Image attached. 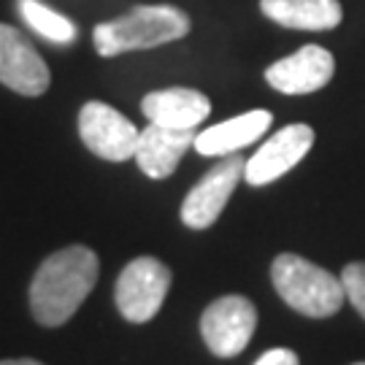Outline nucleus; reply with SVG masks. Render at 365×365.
Returning a JSON list of instances; mask_svg holds the SVG:
<instances>
[{
	"mask_svg": "<svg viewBox=\"0 0 365 365\" xmlns=\"http://www.w3.org/2000/svg\"><path fill=\"white\" fill-rule=\"evenodd\" d=\"M168 289V265H163L157 257H135L119 274L117 287H114V300H117L119 314L128 322L144 325L163 309Z\"/></svg>",
	"mask_w": 365,
	"mask_h": 365,
	"instance_id": "4",
	"label": "nucleus"
},
{
	"mask_svg": "<svg viewBox=\"0 0 365 365\" xmlns=\"http://www.w3.org/2000/svg\"><path fill=\"white\" fill-rule=\"evenodd\" d=\"M190 16L176 6H135L125 16L95 27V52L101 57H117L138 49H155L190 33Z\"/></svg>",
	"mask_w": 365,
	"mask_h": 365,
	"instance_id": "2",
	"label": "nucleus"
},
{
	"mask_svg": "<svg viewBox=\"0 0 365 365\" xmlns=\"http://www.w3.org/2000/svg\"><path fill=\"white\" fill-rule=\"evenodd\" d=\"M255 365H300L298 354L292 352V349H284V346H276V349H268V352H262Z\"/></svg>",
	"mask_w": 365,
	"mask_h": 365,
	"instance_id": "17",
	"label": "nucleus"
},
{
	"mask_svg": "<svg viewBox=\"0 0 365 365\" xmlns=\"http://www.w3.org/2000/svg\"><path fill=\"white\" fill-rule=\"evenodd\" d=\"M344 289H346V298L354 306V312L365 319V262H349L341 274Z\"/></svg>",
	"mask_w": 365,
	"mask_h": 365,
	"instance_id": "16",
	"label": "nucleus"
},
{
	"mask_svg": "<svg viewBox=\"0 0 365 365\" xmlns=\"http://www.w3.org/2000/svg\"><path fill=\"white\" fill-rule=\"evenodd\" d=\"M271 279H274L276 292L289 309L298 314L322 319L333 317L341 309V303L346 298L344 282L336 276L314 265L312 260L300 257V255H279L271 265Z\"/></svg>",
	"mask_w": 365,
	"mask_h": 365,
	"instance_id": "3",
	"label": "nucleus"
},
{
	"mask_svg": "<svg viewBox=\"0 0 365 365\" xmlns=\"http://www.w3.org/2000/svg\"><path fill=\"white\" fill-rule=\"evenodd\" d=\"M333 73H336L333 54L327 52L325 46L309 43L295 54L268 66L265 81L284 95H309V92L322 90L333 78Z\"/></svg>",
	"mask_w": 365,
	"mask_h": 365,
	"instance_id": "10",
	"label": "nucleus"
},
{
	"mask_svg": "<svg viewBox=\"0 0 365 365\" xmlns=\"http://www.w3.org/2000/svg\"><path fill=\"white\" fill-rule=\"evenodd\" d=\"M78 135L92 155L111 163H125L135 157L141 130L125 114H119L114 106L90 101L78 114Z\"/></svg>",
	"mask_w": 365,
	"mask_h": 365,
	"instance_id": "6",
	"label": "nucleus"
},
{
	"mask_svg": "<svg viewBox=\"0 0 365 365\" xmlns=\"http://www.w3.org/2000/svg\"><path fill=\"white\" fill-rule=\"evenodd\" d=\"M16 9L22 14V19H25L27 25L33 27L38 36H43L46 41H52V43H73L78 36L76 25L63 16V14H57L54 9L49 6H43L41 0H16Z\"/></svg>",
	"mask_w": 365,
	"mask_h": 365,
	"instance_id": "15",
	"label": "nucleus"
},
{
	"mask_svg": "<svg viewBox=\"0 0 365 365\" xmlns=\"http://www.w3.org/2000/svg\"><path fill=\"white\" fill-rule=\"evenodd\" d=\"M274 117L262 108L247 111L241 117H233L227 122H220L209 130H200L195 135V152L203 157H225L233 155L244 146L255 144L257 138L265 135V130L271 128Z\"/></svg>",
	"mask_w": 365,
	"mask_h": 365,
	"instance_id": "13",
	"label": "nucleus"
},
{
	"mask_svg": "<svg viewBox=\"0 0 365 365\" xmlns=\"http://www.w3.org/2000/svg\"><path fill=\"white\" fill-rule=\"evenodd\" d=\"M260 11L292 30H333L344 19L339 0H260Z\"/></svg>",
	"mask_w": 365,
	"mask_h": 365,
	"instance_id": "14",
	"label": "nucleus"
},
{
	"mask_svg": "<svg viewBox=\"0 0 365 365\" xmlns=\"http://www.w3.org/2000/svg\"><path fill=\"white\" fill-rule=\"evenodd\" d=\"M101 262L87 247H66L41 262L30 284V312L43 327L66 325L98 282Z\"/></svg>",
	"mask_w": 365,
	"mask_h": 365,
	"instance_id": "1",
	"label": "nucleus"
},
{
	"mask_svg": "<svg viewBox=\"0 0 365 365\" xmlns=\"http://www.w3.org/2000/svg\"><path fill=\"white\" fill-rule=\"evenodd\" d=\"M257 327V309L244 295L217 298L200 317V336L217 357H235L247 349Z\"/></svg>",
	"mask_w": 365,
	"mask_h": 365,
	"instance_id": "5",
	"label": "nucleus"
},
{
	"mask_svg": "<svg viewBox=\"0 0 365 365\" xmlns=\"http://www.w3.org/2000/svg\"><path fill=\"white\" fill-rule=\"evenodd\" d=\"M0 81L9 90L38 98L49 90L52 73L36 46L11 25H0Z\"/></svg>",
	"mask_w": 365,
	"mask_h": 365,
	"instance_id": "8",
	"label": "nucleus"
},
{
	"mask_svg": "<svg viewBox=\"0 0 365 365\" xmlns=\"http://www.w3.org/2000/svg\"><path fill=\"white\" fill-rule=\"evenodd\" d=\"M247 170V160L244 157L227 155L220 160L214 168L200 179V182L187 192L182 203V222L192 230H206L214 222L220 220V214L225 211L230 195L235 192L238 182L244 179Z\"/></svg>",
	"mask_w": 365,
	"mask_h": 365,
	"instance_id": "7",
	"label": "nucleus"
},
{
	"mask_svg": "<svg viewBox=\"0 0 365 365\" xmlns=\"http://www.w3.org/2000/svg\"><path fill=\"white\" fill-rule=\"evenodd\" d=\"M314 146V130L309 125H287L271 135L265 144L247 160L244 179L252 187H262L276 179H282L287 170H292Z\"/></svg>",
	"mask_w": 365,
	"mask_h": 365,
	"instance_id": "9",
	"label": "nucleus"
},
{
	"mask_svg": "<svg viewBox=\"0 0 365 365\" xmlns=\"http://www.w3.org/2000/svg\"><path fill=\"white\" fill-rule=\"evenodd\" d=\"M0 365H43V363L30 360V357H19V360H0Z\"/></svg>",
	"mask_w": 365,
	"mask_h": 365,
	"instance_id": "18",
	"label": "nucleus"
},
{
	"mask_svg": "<svg viewBox=\"0 0 365 365\" xmlns=\"http://www.w3.org/2000/svg\"><path fill=\"white\" fill-rule=\"evenodd\" d=\"M141 111L149 122L176 130H195L211 114V101L190 87H170V90L149 92L141 101Z\"/></svg>",
	"mask_w": 365,
	"mask_h": 365,
	"instance_id": "12",
	"label": "nucleus"
},
{
	"mask_svg": "<svg viewBox=\"0 0 365 365\" xmlns=\"http://www.w3.org/2000/svg\"><path fill=\"white\" fill-rule=\"evenodd\" d=\"M195 130H176V128H163L149 122L138 135L133 160L149 179H168L179 168L187 149L195 146Z\"/></svg>",
	"mask_w": 365,
	"mask_h": 365,
	"instance_id": "11",
	"label": "nucleus"
},
{
	"mask_svg": "<svg viewBox=\"0 0 365 365\" xmlns=\"http://www.w3.org/2000/svg\"><path fill=\"white\" fill-rule=\"evenodd\" d=\"M354 365H365V363H354Z\"/></svg>",
	"mask_w": 365,
	"mask_h": 365,
	"instance_id": "19",
	"label": "nucleus"
}]
</instances>
